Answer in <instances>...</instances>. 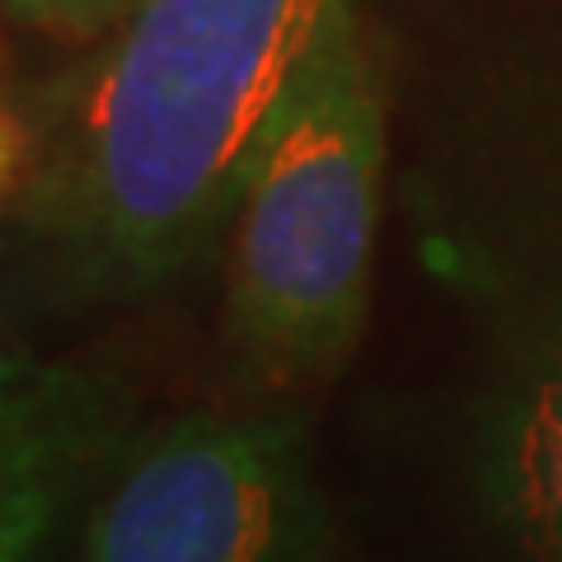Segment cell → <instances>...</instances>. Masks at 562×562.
Instances as JSON below:
<instances>
[{"label": "cell", "instance_id": "cell-1", "mask_svg": "<svg viewBox=\"0 0 562 562\" xmlns=\"http://www.w3.org/2000/svg\"><path fill=\"white\" fill-rule=\"evenodd\" d=\"M351 0H140L90 85L66 225L103 281L150 286L235 211L262 122Z\"/></svg>", "mask_w": 562, "mask_h": 562}, {"label": "cell", "instance_id": "cell-2", "mask_svg": "<svg viewBox=\"0 0 562 562\" xmlns=\"http://www.w3.org/2000/svg\"><path fill=\"white\" fill-rule=\"evenodd\" d=\"M384 179V80L357 0L295 66L235 192L225 328L268 384L333 371L371 305Z\"/></svg>", "mask_w": 562, "mask_h": 562}, {"label": "cell", "instance_id": "cell-3", "mask_svg": "<svg viewBox=\"0 0 562 562\" xmlns=\"http://www.w3.org/2000/svg\"><path fill=\"white\" fill-rule=\"evenodd\" d=\"M328 502L305 422L188 413L103 483L80 562H324Z\"/></svg>", "mask_w": 562, "mask_h": 562}, {"label": "cell", "instance_id": "cell-4", "mask_svg": "<svg viewBox=\"0 0 562 562\" xmlns=\"http://www.w3.org/2000/svg\"><path fill=\"white\" fill-rule=\"evenodd\" d=\"M117 431V384L0 347V562L47 553L61 516L109 464Z\"/></svg>", "mask_w": 562, "mask_h": 562}, {"label": "cell", "instance_id": "cell-5", "mask_svg": "<svg viewBox=\"0 0 562 562\" xmlns=\"http://www.w3.org/2000/svg\"><path fill=\"white\" fill-rule=\"evenodd\" d=\"M492 492L520 549L535 562H562V384L543 371L492 436Z\"/></svg>", "mask_w": 562, "mask_h": 562}, {"label": "cell", "instance_id": "cell-6", "mask_svg": "<svg viewBox=\"0 0 562 562\" xmlns=\"http://www.w3.org/2000/svg\"><path fill=\"white\" fill-rule=\"evenodd\" d=\"M20 165H24V132H20V122H14V113L0 103V198L10 192Z\"/></svg>", "mask_w": 562, "mask_h": 562}, {"label": "cell", "instance_id": "cell-7", "mask_svg": "<svg viewBox=\"0 0 562 562\" xmlns=\"http://www.w3.org/2000/svg\"><path fill=\"white\" fill-rule=\"evenodd\" d=\"M29 14H61V20H90V14L113 10L117 0H14Z\"/></svg>", "mask_w": 562, "mask_h": 562}, {"label": "cell", "instance_id": "cell-8", "mask_svg": "<svg viewBox=\"0 0 562 562\" xmlns=\"http://www.w3.org/2000/svg\"><path fill=\"white\" fill-rule=\"evenodd\" d=\"M535 371H543V375H549V380H558V384H562V333H558V338H553V347H549V351H543V361L535 366Z\"/></svg>", "mask_w": 562, "mask_h": 562}]
</instances>
